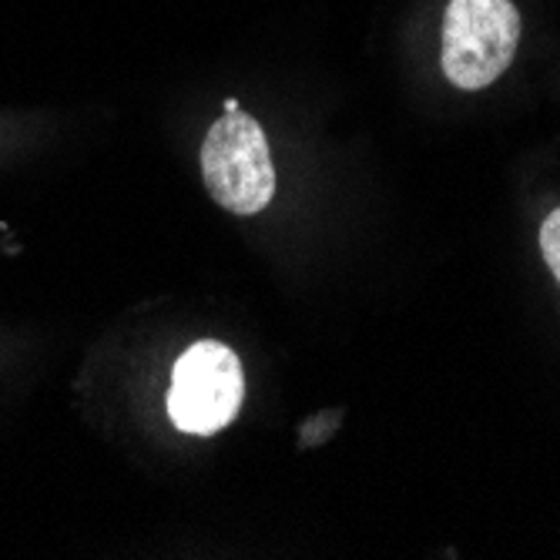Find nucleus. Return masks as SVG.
Wrapping results in <instances>:
<instances>
[{"instance_id":"5","label":"nucleus","mask_w":560,"mask_h":560,"mask_svg":"<svg viewBox=\"0 0 560 560\" xmlns=\"http://www.w3.org/2000/svg\"><path fill=\"white\" fill-rule=\"evenodd\" d=\"M225 112H242V105H238L235 97H225Z\"/></svg>"},{"instance_id":"2","label":"nucleus","mask_w":560,"mask_h":560,"mask_svg":"<svg viewBox=\"0 0 560 560\" xmlns=\"http://www.w3.org/2000/svg\"><path fill=\"white\" fill-rule=\"evenodd\" d=\"M521 14L511 0H450L443 14V74L460 91H483L511 68Z\"/></svg>"},{"instance_id":"4","label":"nucleus","mask_w":560,"mask_h":560,"mask_svg":"<svg viewBox=\"0 0 560 560\" xmlns=\"http://www.w3.org/2000/svg\"><path fill=\"white\" fill-rule=\"evenodd\" d=\"M540 252H544L553 279L560 282V209H553L540 225Z\"/></svg>"},{"instance_id":"1","label":"nucleus","mask_w":560,"mask_h":560,"mask_svg":"<svg viewBox=\"0 0 560 560\" xmlns=\"http://www.w3.org/2000/svg\"><path fill=\"white\" fill-rule=\"evenodd\" d=\"M201 178L225 212L259 215L276 198V165L262 125L245 112H225L201 141Z\"/></svg>"},{"instance_id":"3","label":"nucleus","mask_w":560,"mask_h":560,"mask_svg":"<svg viewBox=\"0 0 560 560\" xmlns=\"http://www.w3.org/2000/svg\"><path fill=\"white\" fill-rule=\"evenodd\" d=\"M242 399V363L225 342L201 339L178 355L168 389V417L182 433L215 436L235 420Z\"/></svg>"}]
</instances>
